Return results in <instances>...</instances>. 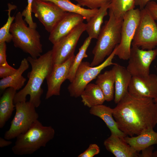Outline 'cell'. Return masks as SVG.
<instances>
[{
  "mask_svg": "<svg viewBox=\"0 0 157 157\" xmlns=\"http://www.w3.org/2000/svg\"><path fill=\"white\" fill-rule=\"evenodd\" d=\"M113 115L126 135H138L157 124V103L154 99L136 97L128 92L113 108Z\"/></svg>",
  "mask_w": 157,
  "mask_h": 157,
  "instance_id": "6da1fadb",
  "label": "cell"
},
{
  "mask_svg": "<svg viewBox=\"0 0 157 157\" xmlns=\"http://www.w3.org/2000/svg\"><path fill=\"white\" fill-rule=\"evenodd\" d=\"M27 59L31 67L27 74L28 80L25 87L16 93L14 104L15 105L18 102L26 101V96L29 95V101L37 108L41 104V98L43 92L42 85L54 65L52 50H49L37 58L29 56Z\"/></svg>",
  "mask_w": 157,
  "mask_h": 157,
  "instance_id": "7a4b0ae2",
  "label": "cell"
},
{
  "mask_svg": "<svg viewBox=\"0 0 157 157\" xmlns=\"http://www.w3.org/2000/svg\"><path fill=\"white\" fill-rule=\"evenodd\" d=\"M109 18L101 28L92 53L94 55L90 66L94 67L102 63L109 56L121 40V30L123 18L116 17L111 11Z\"/></svg>",
  "mask_w": 157,
  "mask_h": 157,
  "instance_id": "3957f363",
  "label": "cell"
},
{
  "mask_svg": "<svg viewBox=\"0 0 157 157\" xmlns=\"http://www.w3.org/2000/svg\"><path fill=\"white\" fill-rule=\"evenodd\" d=\"M55 134L51 126H44L38 119L26 132L16 138L12 151L18 155L32 154L41 147H45L53 138Z\"/></svg>",
  "mask_w": 157,
  "mask_h": 157,
  "instance_id": "277c9868",
  "label": "cell"
},
{
  "mask_svg": "<svg viewBox=\"0 0 157 157\" xmlns=\"http://www.w3.org/2000/svg\"><path fill=\"white\" fill-rule=\"evenodd\" d=\"M10 32L15 47L29 54L34 58L41 55L43 51L41 36L36 28L27 26L20 12L16 15Z\"/></svg>",
  "mask_w": 157,
  "mask_h": 157,
  "instance_id": "5b68a950",
  "label": "cell"
},
{
  "mask_svg": "<svg viewBox=\"0 0 157 157\" xmlns=\"http://www.w3.org/2000/svg\"><path fill=\"white\" fill-rule=\"evenodd\" d=\"M117 46L106 59L97 66L91 67L88 62H82L77 69L74 79L67 88L70 96L75 98L80 96L86 85L97 78L102 70L115 64L112 61L115 55Z\"/></svg>",
  "mask_w": 157,
  "mask_h": 157,
  "instance_id": "8992f818",
  "label": "cell"
},
{
  "mask_svg": "<svg viewBox=\"0 0 157 157\" xmlns=\"http://www.w3.org/2000/svg\"><path fill=\"white\" fill-rule=\"evenodd\" d=\"M15 105V115L9 129L4 134V138L7 140L16 138L26 132L39 118L36 108L29 101L18 102Z\"/></svg>",
  "mask_w": 157,
  "mask_h": 157,
  "instance_id": "52a82bcc",
  "label": "cell"
},
{
  "mask_svg": "<svg viewBox=\"0 0 157 157\" xmlns=\"http://www.w3.org/2000/svg\"><path fill=\"white\" fill-rule=\"evenodd\" d=\"M140 10V18L131 45L143 50L153 49L157 46V24L144 8Z\"/></svg>",
  "mask_w": 157,
  "mask_h": 157,
  "instance_id": "ba28073f",
  "label": "cell"
},
{
  "mask_svg": "<svg viewBox=\"0 0 157 157\" xmlns=\"http://www.w3.org/2000/svg\"><path fill=\"white\" fill-rule=\"evenodd\" d=\"M140 10L133 8L124 15L122 24L121 40L117 46L115 55L123 60H128L130 55L131 45L140 16Z\"/></svg>",
  "mask_w": 157,
  "mask_h": 157,
  "instance_id": "9c48e42d",
  "label": "cell"
},
{
  "mask_svg": "<svg viewBox=\"0 0 157 157\" xmlns=\"http://www.w3.org/2000/svg\"><path fill=\"white\" fill-rule=\"evenodd\" d=\"M83 22L76 26L69 34L53 44L51 49L53 64H61L74 55L79 39L86 30Z\"/></svg>",
  "mask_w": 157,
  "mask_h": 157,
  "instance_id": "30bf717a",
  "label": "cell"
},
{
  "mask_svg": "<svg viewBox=\"0 0 157 157\" xmlns=\"http://www.w3.org/2000/svg\"><path fill=\"white\" fill-rule=\"evenodd\" d=\"M32 12L50 33L67 12L51 2L34 0Z\"/></svg>",
  "mask_w": 157,
  "mask_h": 157,
  "instance_id": "8fae6325",
  "label": "cell"
},
{
  "mask_svg": "<svg viewBox=\"0 0 157 157\" xmlns=\"http://www.w3.org/2000/svg\"><path fill=\"white\" fill-rule=\"evenodd\" d=\"M157 56V48L146 50L132 47L126 69L132 76L147 77L150 65Z\"/></svg>",
  "mask_w": 157,
  "mask_h": 157,
  "instance_id": "7c38bea8",
  "label": "cell"
},
{
  "mask_svg": "<svg viewBox=\"0 0 157 157\" xmlns=\"http://www.w3.org/2000/svg\"><path fill=\"white\" fill-rule=\"evenodd\" d=\"M75 56L74 55L64 62L54 65L46 80L47 90L45 97L47 99L53 95L59 96L61 85L67 79L69 69Z\"/></svg>",
  "mask_w": 157,
  "mask_h": 157,
  "instance_id": "4fadbf2b",
  "label": "cell"
},
{
  "mask_svg": "<svg viewBox=\"0 0 157 157\" xmlns=\"http://www.w3.org/2000/svg\"><path fill=\"white\" fill-rule=\"evenodd\" d=\"M131 95L138 98L157 97V75L150 74L146 77L132 76L128 89Z\"/></svg>",
  "mask_w": 157,
  "mask_h": 157,
  "instance_id": "5bb4252c",
  "label": "cell"
},
{
  "mask_svg": "<svg viewBox=\"0 0 157 157\" xmlns=\"http://www.w3.org/2000/svg\"><path fill=\"white\" fill-rule=\"evenodd\" d=\"M85 19L79 14L66 12L50 33L49 40L54 44L69 34Z\"/></svg>",
  "mask_w": 157,
  "mask_h": 157,
  "instance_id": "9a60e30c",
  "label": "cell"
},
{
  "mask_svg": "<svg viewBox=\"0 0 157 157\" xmlns=\"http://www.w3.org/2000/svg\"><path fill=\"white\" fill-rule=\"evenodd\" d=\"M112 69L115 75L114 101L117 104L128 92L132 76L126 68L116 63Z\"/></svg>",
  "mask_w": 157,
  "mask_h": 157,
  "instance_id": "2e32d148",
  "label": "cell"
},
{
  "mask_svg": "<svg viewBox=\"0 0 157 157\" xmlns=\"http://www.w3.org/2000/svg\"><path fill=\"white\" fill-rule=\"evenodd\" d=\"M124 138L111 134L104 140V145L108 151L116 157H138V152L126 143Z\"/></svg>",
  "mask_w": 157,
  "mask_h": 157,
  "instance_id": "e0dca14e",
  "label": "cell"
},
{
  "mask_svg": "<svg viewBox=\"0 0 157 157\" xmlns=\"http://www.w3.org/2000/svg\"><path fill=\"white\" fill-rule=\"evenodd\" d=\"M89 113L102 119L110 130L111 134L122 137L126 136L118 127L113 116V108L103 104L99 105L90 108Z\"/></svg>",
  "mask_w": 157,
  "mask_h": 157,
  "instance_id": "ac0fdd59",
  "label": "cell"
},
{
  "mask_svg": "<svg viewBox=\"0 0 157 157\" xmlns=\"http://www.w3.org/2000/svg\"><path fill=\"white\" fill-rule=\"evenodd\" d=\"M124 139L133 149L138 152L149 146L157 144V132L153 129H149L136 136H126Z\"/></svg>",
  "mask_w": 157,
  "mask_h": 157,
  "instance_id": "d6986e66",
  "label": "cell"
},
{
  "mask_svg": "<svg viewBox=\"0 0 157 157\" xmlns=\"http://www.w3.org/2000/svg\"><path fill=\"white\" fill-rule=\"evenodd\" d=\"M29 63L27 58H24L15 73L9 76L2 78L0 80L1 91H4L9 87L12 88L16 90L21 89L26 81V78L22 74L28 69Z\"/></svg>",
  "mask_w": 157,
  "mask_h": 157,
  "instance_id": "ffe728a7",
  "label": "cell"
},
{
  "mask_svg": "<svg viewBox=\"0 0 157 157\" xmlns=\"http://www.w3.org/2000/svg\"><path fill=\"white\" fill-rule=\"evenodd\" d=\"M17 90L9 87L6 89L0 99V128H2L11 117L15 105L13 101Z\"/></svg>",
  "mask_w": 157,
  "mask_h": 157,
  "instance_id": "44dd1931",
  "label": "cell"
},
{
  "mask_svg": "<svg viewBox=\"0 0 157 157\" xmlns=\"http://www.w3.org/2000/svg\"><path fill=\"white\" fill-rule=\"evenodd\" d=\"M80 96L84 105L90 108L103 104L106 101L102 91L96 83H89L87 84Z\"/></svg>",
  "mask_w": 157,
  "mask_h": 157,
  "instance_id": "7402d4cb",
  "label": "cell"
},
{
  "mask_svg": "<svg viewBox=\"0 0 157 157\" xmlns=\"http://www.w3.org/2000/svg\"><path fill=\"white\" fill-rule=\"evenodd\" d=\"M115 82L114 73L112 69L99 74L97 77L95 83L102 91L107 101H110L114 98Z\"/></svg>",
  "mask_w": 157,
  "mask_h": 157,
  "instance_id": "603a6c76",
  "label": "cell"
},
{
  "mask_svg": "<svg viewBox=\"0 0 157 157\" xmlns=\"http://www.w3.org/2000/svg\"><path fill=\"white\" fill-rule=\"evenodd\" d=\"M110 3L104 5L98 9L97 13L87 21L85 31L92 39H97L105 16L108 14Z\"/></svg>",
  "mask_w": 157,
  "mask_h": 157,
  "instance_id": "cb8c5ba5",
  "label": "cell"
},
{
  "mask_svg": "<svg viewBox=\"0 0 157 157\" xmlns=\"http://www.w3.org/2000/svg\"><path fill=\"white\" fill-rule=\"evenodd\" d=\"M42 0L53 2L66 12L79 14L87 21L94 16L98 10V8L91 9L83 8L77 4L72 3L70 0Z\"/></svg>",
  "mask_w": 157,
  "mask_h": 157,
  "instance_id": "d4e9b609",
  "label": "cell"
},
{
  "mask_svg": "<svg viewBox=\"0 0 157 157\" xmlns=\"http://www.w3.org/2000/svg\"><path fill=\"white\" fill-rule=\"evenodd\" d=\"M92 39L89 36L86 38L82 45L79 48L78 52L75 56L73 62L70 67L67 78L70 83L74 79L77 69L82 62L83 59L88 57L86 54V51Z\"/></svg>",
  "mask_w": 157,
  "mask_h": 157,
  "instance_id": "484cf974",
  "label": "cell"
},
{
  "mask_svg": "<svg viewBox=\"0 0 157 157\" xmlns=\"http://www.w3.org/2000/svg\"><path fill=\"white\" fill-rule=\"evenodd\" d=\"M135 7L134 0H112L109 8L118 18H123L124 14Z\"/></svg>",
  "mask_w": 157,
  "mask_h": 157,
  "instance_id": "4316f807",
  "label": "cell"
},
{
  "mask_svg": "<svg viewBox=\"0 0 157 157\" xmlns=\"http://www.w3.org/2000/svg\"><path fill=\"white\" fill-rule=\"evenodd\" d=\"M8 9L6 11H8V18L6 23L0 29V43L5 42L9 43L12 40V35L10 32V29L15 17L11 16V12L12 10L15 9L17 7L10 3L8 4Z\"/></svg>",
  "mask_w": 157,
  "mask_h": 157,
  "instance_id": "83f0119b",
  "label": "cell"
},
{
  "mask_svg": "<svg viewBox=\"0 0 157 157\" xmlns=\"http://www.w3.org/2000/svg\"><path fill=\"white\" fill-rule=\"evenodd\" d=\"M77 4L81 6H85L88 8H99L103 5L110 3L112 0H74Z\"/></svg>",
  "mask_w": 157,
  "mask_h": 157,
  "instance_id": "f1b7e54d",
  "label": "cell"
},
{
  "mask_svg": "<svg viewBox=\"0 0 157 157\" xmlns=\"http://www.w3.org/2000/svg\"><path fill=\"white\" fill-rule=\"evenodd\" d=\"M34 0H27V5L25 8L21 13L24 20L28 25L29 27L36 28L37 24L33 21L32 17V6Z\"/></svg>",
  "mask_w": 157,
  "mask_h": 157,
  "instance_id": "f546056e",
  "label": "cell"
},
{
  "mask_svg": "<svg viewBox=\"0 0 157 157\" xmlns=\"http://www.w3.org/2000/svg\"><path fill=\"white\" fill-rule=\"evenodd\" d=\"M100 149L99 146L95 144L89 145L88 148L83 152L79 154L78 157H93L98 154Z\"/></svg>",
  "mask_w": 157,
  "mask_h": 157,
  "instance_id": "4dcf8cb0",
  "label": "cell"
},
{
  "mask_svg": "<svg viewBox=\"0 0 157 157\" xmlns=\"http://www.w3.org/2000/svg\"><path fill=\"white\" fill-rule=\"evenodd\" d=\"M144 8L155 20H157V3L155 1L149 2Z\"/></svg>",
  "mask_w": 157,
  "mask_h": 157,
  "instance_id": "1f68e13d",
  "label": "cell"
},
{
  "mask_svg": "<svg viewBox=\"0 0 157 157\" xmlns=\"http://www.w3.org/2000/svg\"><path fill=\"white\" fill-rule=\"evenodd\" d=\"M10 65L6 66H0V78H1L9 76L17 70Z\"/></svg>",
  "mask_w": 157,
  "mask_h": 157,
  "instance_id": "d6a6232c",
  "label": "cell"
},
{
  "mask_svg": "<svg viewBox=\"0 0 157 157\" xmlns=\"http://www.w3.org/2000/svg\"><path fill=\"white\" fill-rule=\"evenodd\" d=\"M6 42L0 43V66L9 65L6 61Z\"/></svg>",
  "mask_w": 157,
  "mask_h": 157,
  "instance_id": "836d02e7",
  "label": "cell"
},
{
  "mask_svg": "<svg viewBox=\"0 0 157 157\" xmlns=\"http://www.w3.org/2000/svg\"><path fill=\"white\" fill-rule=\"evenodd\" d=\"M154 148L153 145L144 148L142 151V152L141 154H138V157H152Z\"/></svg>",
  "mask_w": 157,
  "mask_h": 157,
  "instance_id": "e575fe53",
  "label": "cell"
},
{
  "mask_svg": "<svg viewBox=\"0 0 157 157\" xmlns=\"http://www.w3.org/2000/svg\"><path fill=\"white\" fill-rule=\"evenodd\" d=\"M135 6H138L140 9L144 8L149 1L157 0H134Z\"/></svg>",
  "mask_w": 157,
  "mask_h": 157,
  "instance_id": "d590c367",
  "label": "cell"
},
{
  "mask_svg": "<svg viewBox=\"0 0 157 157\" xmlns=\"http://www.w3.org/2000/svg\"><path fill=\"white\" fill-rule=\"evenodd\" d=\"M5 139L1 137L0 138V147L1 148L8 146L12 144L11 141L7 140L6 139Z\"/></svg>",
  "mask_w": 157,
  "mask_h": 157,
  "instance_id": "8d00e7d4",
  "label": "cell"
},
{
  "mask_svg": "<svg viewBox=\"0 0 157 157\" xmlns=\"http://www.w3.org/2000/svg\"><path fill=\"white\" fill-rule=\"evenodd\" d=\"M152 157H157V150L153 152Z\"/></svg>",
  "mask_w": 157,
  "mask_h": 157,
  "instance_id": "74e56055",
  "label": "cell"
},
{
  "mask_svg": "<svg viewBox=\"0 0 157 157\" xmlns=\"http://www.w3.org/2000/svg\"><path fill=\"white\" fill-rule=\"evenodd\" d=\"M155 101L157 103V97L154 99Z\"/></svg>",
  "mask_w": 157,
  "mask_h": 157,
  "instance_id": "f35d334b",
  "label": "cell"
},
{
  "mask_svg": "<svg viewBox=\"0 0 157 157\" xmlns=\"http://www.w3.org/2000/svg\"></svg>",
  "mask_w": 157,
  "mask_h": 157,
  "instance_id": "ab89813d",
  "label": "cell"
}]
</instances>
